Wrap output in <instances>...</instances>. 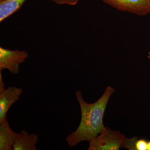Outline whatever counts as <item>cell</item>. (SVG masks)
Instances as JSON below:
<instances>
[{
    "label": "cell",
    "mask_w": 150,
    "mask_h": 150,
    "mask_svg": "<svg viewBox=\"0 0 150 150\" xmlns=\"http://www.w3.org/2000/svg\"><path fill=\"white\" fill-rule=\"evenodd\" d=\"M115 91L111 86L106 87L100 98L91 103L85 101L80 91L76 92L81 117L77 129L66 138L68 146H76L81 142H89L104 130L105 128L103 122L105 111L110 96Z\"/></svg>",
    "instance_id": "1"
},
{
    "label": "cell",
    "mask_w": 150,
    "mask_h": 150,
    "mask_svg": "<svg viewBox=\"0 0 150 150\" xmlns=\"http://www.w3.org/2000/svg\"><path fill=\"white\" fill-rule=\"evenodd\" d=\"M126 136L120 131L112 130L105 127L97 137L89 142L88 150H118Z\"/></svg>",
    "instance_id": "2"
},
{
    "label": "cell",
    "mask_w": 150,
    "mask_h": 150,
    "mask_svg": "<svg viewBox=\"0 0 150 150\" xmlns=\"http://www.w3.org/2000/svg\"><path fill=\"white\" fill-rule=\"evenodd\" d=\"M28 57V54L24 51L11 50L0 48V71L8 70L13 74H18L20 66Z\"/></svg>",
    "instance_id": "3"
},
{
    "label": "cell",
    "mask_w": 150,
    "mask_h": 150,
    "mask_svg": "<svg viewBox=\"0 0 150 150\" xmlns=\"http://www.w3.org/2000/svg\"><path fill=\"white\" fill-rule=\"evenodd\" d=\"M118 10L143 16L150 13V0H101Z\"/></svg>",
    "instance_id": "4"
},
{
    "label": "cell",
    "mask_w": 150,
    "mask_h": 150,
    "mask_svg": "<svg viewBox=\"0 0 150 150\" xmlns=\"http://www.w3.org/2000/svg\"><path fill=\"white\" fill-rule=\"evenodd\" d=\"M22 88L10 86L0 92V124L7 119V114L11 106L19 99L23 93Z\"/></svg>",
    "instance_id": "5"
},
{
    "label": "cell",
    "mask_w": 150,
    "mask_h": 150,
    "mask_svg": "<svg viewBox=\"0 0 150 150\" xmlns=\"http://www.w3.org/2000/svg\"><path fill=\"white\" fill-rule=\"evenodd\" d=\"M38 139L37 134H30L25 130H22L17 134L13 150H36Z\"/></svg>",
    "instance_id": "6"
},
{
    "label": "cell",
    "mask_w": 150,
    "mask_h": 150,
    "mask_svg": "<svg viewBox=\"0 0 150 150\" xmlns=\"http://www.w3.org/2000/svg\"><path fill=\"white\" fill-rule=\"evenodd\" d=\"M17 134L11 129L7 119L0 124V150H13Z\"/></svg>",
    "instance_id": "7"
},
{
    "label": "cell",
    "mask_w": 150,
    "mask_h": 150,
    "mask_svg": "<svg viewBox=\"0 0 150 150\" xmlns=\"http://www.w3.org/2000/svg\"><path fill=\"white\" fill-rule=\"evenodd\" d=\"M26 0L0 1V21L2 22L18 10Z\"/></svg>",
    "instance_id": "8"
},
{
    "label": "cell",
    "mask_w": 150,
    "mask_h": 150,
    "mask_svg": "<svg viewBox=\"0 0 150 150\" xmlns=\"http://www.w3.org/2000/svg\"><path fill=\"white\" fill-rule=\"evenodd\" d=\"M129 150H148V142L144 139H139L137 137L125 138L122 148Z\"/></svg>",
    "instance_id": "9"
},
{
    "label": "cell",
    "mask_w": 150,
    "mask_h": 150,
    "mask_svg": "<svg viewBox=\"0 0 150 150\" xmlns=\"http://www.w3.org/2000/svg\"><path fill=\"white\" fill-rule=\"evenodd\" d=\"M54 2L59 5L67 4L75 6L80 0H52Z\"/></svg>",
    "instance_id": "10"
},
{
    "label": "cell",
    "mask_w": 150,
    "mask_h": 150,
    "mask_svg": "<svg viewBox=\"0 0 150 150\" xmlns=\"http://www.w3.org/2000/svg\"><path fill=\"white\" fill-rule=\"evenodd\" d=\"M4 83L3 81V76L1 71H0V92L3 91L5 89Z\"/></svg>",
    "instance_id": "11"
},
{
    "label": "cell",
    "mask_w": 150,
    "mask_h": 150,
    "mask_svg": "<svg viewBox=\"0 0 150 150\" xmlns=\"http://www.w3.org/2000/svg\"><path fill=\"white\" fill-rule=\"evenodd\" d=\"M148 150H150V141L148 142Z\"/></svg>",
    "instance_id": "12"
},
{
    "label": "cell",
    "mask_w": 150,
    "mask_h": 150,
    "mask_svg": "<svg viewBox=\"0 0 150 150\" xmlns=\"http://www.w3.org/2000/svg\"><path fill=\"white\" fill-rule=\"evenodd\" d=\"M148 58H149V59L150 60V51L149 53V55H148Z\"/></svg>",
    "instance_id": "13"
},
{
    "label": "cell",
    "mask_w": 150,
    "mask_h": 150,
    "mask_svg": "<svg viewBox=\"0 0 150 150\" xmlns=\"http://www.w3.org/2000/svg\"><path fill=\"white\" fill-rule=\"evenodd\" d=\"M0 1H2V0H0Z\"/></svg>",
    "instance_id": "14"
}]
</instances>
